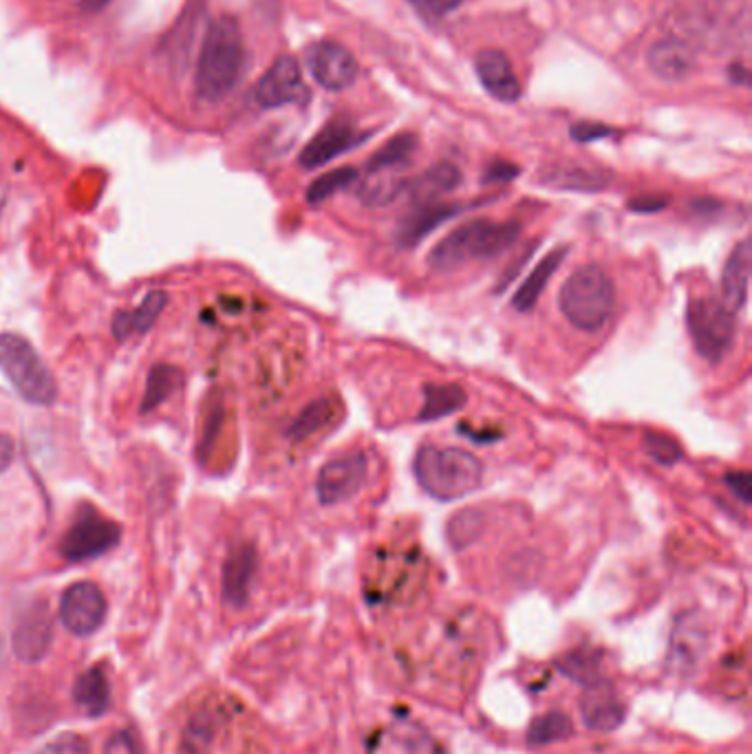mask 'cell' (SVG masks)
Listing matches in <instances>:
<instances>
[{
  "mask_svg": "<svg viewBox=\"0 0 752 754\" xmlns=\"http://www.w3.org/2000/svg\"><path fill=\"white\" fill-rule=\"evenodd\" d=\"M245 69L243 34L232 16H219L210 23L199 62H197V93L206 102L223 100L234 90Z\"/></svg>",
  "mask_w": 752,
  "mask_h": 754,
  "instance_id": "1",
  "label": "cell"
},
{
  "mask_svg": "<svg viewBox=\"0 0 752 754\" xmlns=\"http://www.w3.org/2000/svg\"><path fill=\"white\" fill-rule=\"evenodd\" d=\"M420 488L437 501H454L475 492L484 479L482 459L454 446H424L413 459Z\"/></svg>",
  "mask_w": 752,
  "mask_h": 754,
  "instance_id": "2",
  "label": "cell"
},
{
  "mask_svg": "<svg viewBox=\"0 0 752 754\" xmlns=\"http://www.w3.org/2000/svg\"><path fill=\"white\" fill-rule=\"evenodd\" d=\"M521 223L473 219L454 228L428 254L433 271H452L470 260H486L508 252L521 239Z\"/></svg>",
  "mask_w": 752,
  "mask_h": 754,
  "instance_id": "3",
  "label": "cell"
},
{
  "mask_svg": "<svg viewBox=\"0 0 752 754\" xmlns=\"http://www.w3.org/2000/svg\"><path fill=\"white\" fill-rule=\"evenodd\" d=\"M558 309L581 331H601L616 309L614 280L601 265L579 267L558 292Z\"/></svg>",
  "mask_w": 752,
  "mask_h": 754,
  "instance_id": "4",
  "label": "cell"
},
{
  "mask_svg": "<svg viewBox=\"0 0 752 754\" xmlns=\"http://www.w3.org/2000/svg\"><path fill=\"white\" fill-rule=\"evenodd\" d=\"M0 368L27 404L49 406L56 402L58 387L53 375L23 336L0 333Z\"/></svg>",
  "mask_w": 752,
  "mask_h": 754,
  "instance_id": "5",
  "label": "cell"
},
{
  "mask_svg": "<svg viewBox=\"0 0 752 754\" xmlns=\"http://www.w3.org/2000/svg\"><path fill=\"white\" fill-rule=\"evenodd\" d=\"M737 314L719 299H693L687 309V325L693 346L708 364H719L730 351L737 333Z\"/></svg>",
  "mask_w": 752,
  "mask_h": 754,
  "instance_id": "6",
  "label": "cell"
},
{
  "mask_svg": "<svg viewBox=\"0 0 752 754\" xmlns=\"http://www.w3.org/2000/svg\"><path fill=\"white\" fill-rule=\"evenodd\" d=\"M120 538L122 527L116 521L102 516L93 506L82 503L60 540V556L69 562L100 558L116 549Z\"/></svg>",
  "mask_w": 752,
  "mask_h": 754,
  "instance_id": "7",
  "label": "cell"
},
{
  "mask_svg": "<svg viewBox=\"0 0 752 754\" xmlns=\"http://www.w3.org/2000/svg\"><path fill=\"white\" fill-rule=\"evenodd\" d=\"M368 475V459L364 452H347L327 461L316 479L320 506H338L355 497Z\"/></svg>",
  "mask_w": 752,
  "mask_h": 754,
  "instance_id": "8",
  "label": "cell"
},
{
  "mask_svg": "<svg viewBox=\"0 0 752 754\" xmlns=\"http://www.w3.org/2000/svg\"><path fill=\"white\" fill-rule=\"evenodd\" d=\"M107 609L105 592L88 581L73 583L60 598V620L77 637L96 633L107 620Z\"/></svg>",
  "mask_w": 752,
  "mask_h": 754,
  "instance_id": "9",
  "label": "cell"
},
{
  "mask_svg": "<svg viewBox=\"0 0 752 754\" xmlns=\"http://www.w3.org/2000/svg\"><path fill=\"white\" fill-rule=\"evenodd\" d=\"M53 642V616L45 600H34L21 609L14 622L12 648L25 665H38Z\"/></svg>",
  "mask_w": 752,
  "mask_h": 754,
  "instance_id": "10",
  "label": "cell"
},
{
  "mask_svg": "<svg viewBox=\"0 0 752 754\" xmlns=\"http://www.w3.org/2000/svg\"><path fill=\"white\" fill-rule=\"evenodd\" d=\"M305 98L301 64L292 56H280L265 71L254 88V100L260 109H280Z\"/></svg>",
  "mask_w": 752,
  "mask_h": 754,
  "instance_id": "11",
  "label": "cell"
},
{
  "mask_svg": "<svg viewBox=\"0 0 752 754\" xmlns=\"http://www.w3.org/2000/svg\"><path fill=\"white\" fill-rule=\"evenodd\" d=\"M307 69L312 77L327 90H344L357 77L355 56L336 40H320L307 51Z\"/></svg>",
  "mask_w": 752,
  "mask_h": 754,
  "instance_id": "12",
  "label": "cell"
},
{
  "mask_svg": "<svg viewBox=\"0 0 752 754\" xmlns=\"http://www.w3.org/2000/svg\"><path fill=\"white\" fill-rule=\"evenodd\" d=\"M475 71L482 86L504 105H512L521 98V82L512 69L510 58L501 49H484L475 56Z\"/></svg>",
  "mask_w": 752,
  "mask_h": 754,
  "instance_id": "13",
  "label": "cell"
},
{
  "mask_svg": "<svg viewBox=\"0 0 752 754\" xmlns=\"http://www.w3.org/2000/svg\"><path fill=\"white\" fill-rule=\"evenodd\" d=\"M463 210H465V206H457V204H441V202L420 204L396 228L398 247L415 250L430 232H435L437 228H441L444 223H448L450 219L461 215Z\"/></svg>",
  "mask_w": 752,
  "mask_h": 754,
  "instance_id": "14",
  "label": "cell"
},
{
  "mask_svg": "<svg viewBox=\"0 0 752 754\" xmlns=\"http://www.w3.org/2000/svg\"><path fill=\"white\" fill-rule=\"evenodd\" d=\"M364 137L357 135V131L353 129L351 122L347 120H336L329 122L301 153L299 161L303 168L312 170V168H320L329 161H333L336 157H340L342 153L355 148Z\"/></svg>",
  "mask_w": 752,
  "mask_h": 754,
  "instance_id": "15",
  "label": "cell"
},
{
  "mask_svg": "<svg viewBox=\"0 0 752 754\" xmlns=\"http://www.w3.org/2000/svg\"><path fill=\"white\" fill-rule=\"evenodd\" d=\"M258 568V554L252 543L236 545L223 564V600L241 609L250 598V587Z\"/></svg>",
  "mask_w": 752,
  "mask_h": 754,
  "instance_id": "16",
  "label": "cell"
},
{
  "mask_svg": "<svg viewBox=\"0 0 752 754\" xmlns=\"http://www.w3.org/2000/svg\"><path fill=\"white\" fill-rule=\"evenodd\" d=\"M646 62L657 80L682 82L695 71L698 56L689 42L680 38H665L648 49Z\"/></svg>",
  "mask_w": 752,
  "mask_h": 754,
  "instance_id": "17",
  "label": "cell"
},
{
  "mask_svg": "<svg viewBox=\"0 0 752 754\" xmlns=\"http://www.w3.org/2000/svg\"><path fill=\"white\" fill-rule=\"evenodd\" d=\"M750 271H752V247H750V239H743L732 247L721 273L719 303L732 314H739L748 301Z\"/></svg>",
  "mask_w": 752,
  "mask_h": 754,
  "instance_id": "18",
  "label": "cell"
},
{
  "mask_svg": "<svg viewBox=\"0 0 752 754\" xmlns=\"http://www.w3.org/2000/svg\"><path fill=\"white\" fill-rule=\"evenodd\" d=\"M545 185L572 193H601L611 183V174L581 163H554L538 177Z\"/></svg>",
  "mask_w": 752,
  "mask_h": 754,
  "instance_id": "19",
  "label": "cell"
},
{
  "mask_svg": "<svg viewBox=\"0 0 752 754\" xmlns=\"http://www.w3.org/2000/svg\"><path fill=\"white\" fill-rule=\"evenodd\" d=\"M461 183V172L452 163H437L424 170L420 177L404 183V193L420 206V204H433L439 197L452 193Z\"/></svg>",
  "mask_w": 752,
  "mask_h": 754,
  "instance_id": "20",
  "label": "cell"
},
{
  "mask_svg": "<svg viewBox=\"0 0 752 754\" xmlns=\"http://www.w3.org/2000/svg\"><path fill=\"white\" fill-rule=\"evenodd\" d=\"M73 704L86 717H102L111 708V686L100 667L86 669L73 684Z\"/></svg>",
  "mask_w": 752,
  "mask_h": 754,
  "instance_id": "21",
  "label": "cell"
},
{
  "mask_svg": "<svg viewBox=\"0 0 752 754\" xmlns=\"http://www.w3.org/2000/svg\"><path fill=\"white\" fill-rule=\"evenodd\" d=\"M168 305V294L166 292H150L137 309L133 312H118L113 316V336L118 340H126L131 336H140L153 329V325L157 323V318L163 314Z\"/></svg>",
  "mask_w": 752,
  "mask_h": 754,
  "instance_id": "22",
  "label": "cell"
},
{
  "mask_svg": "<svg viewBox=\"0 0 752 754\" xmlns=\"http://www.w3.org/2000/svg\"><path fill=\"white\" fill-rule=\"evenodd\" d=\"M568 247H558L551 250L549 254H545V258L532 269V273L521 282V288L517 290L514 299H512V307L517 312H532L541 299V294L545 292L547 282L551 280L554 271H558V267L562 265L568 256Z\"/></svg>",
  "mask_w": 752,
  "mask_h": 754,
  "instance_id": "23",
  "label": "cell"
},
{
  "mask_svg": "<svg viewBox=\"0 0 752 754\" xmlns=\"http://www.w3.org/2000/svg\"><path fill=\"white\" fill-rule=\"evenodd\" d=\"M468 404V393L459 385H428L424 387V406L420 422H437Z\"/></svg>",
  "mask_w": 752,
  "mask_h": 754,
  "instance_id": "24",
  "label": "cell"
},
{
  "mask_svg": "<svg viewBox=\"0 0 752 754\" xmlns=\"http://www.w3.org/2000/svg\"><path fill=\"white\" fill-rule=\"evenodd\" d=\"M179 382H181V370L177 366L172 364L153 366L146 377V389H144L140 413L148 415L159 404H163L179 389Z\"/></svg>",
  "mask_w": 752,
  "mask_h": 754,
  "instance_id": "25",
  "label": "cell"
},
{
  "mask_svg": "<svg viewBox=\"0 0 752 754\" xmlns=\"http://www.w3.org/2000/svg\"><path fill=\"white\" fill-rule=\"evenodd\" d=\"M486 525H488V519L480 508H463L454 512L446 525L448 543L454 549H465L484 534Z\"/></svg>",
  "mask_w": 752,
  "mask_h": 754,
  "instance_id": "26",
  "label": "cell"
},
{
  "mask_svg": "<svg viewBox=\"0 0 752 754\" xmlns=\"http://www.w3.org/2000/svg\"><path fill=\"white\" fill-rule=\"evenodd\" d=\"M404 179H396L385 172H368V179L357 187V199L368 208L389 206L404 193Z\"/></svg>",
  "mask_w": 752,
  "mask_h": 754,
  "instance_id": "27",
  "label": "cell"
},
{
  "mask_svg": "<svg viewBox=\"0 0 752 754\" xmlns=\"http://www.w3.org/2000/svg\"><path fill=\"white\" fill-rule=\"evenodd\" d=\"M331 417H333V402L329 398H318L299 413V417L290 424L286 435L292 441H305L318 430H323L331 422Z\"/></svg>",
  "mask_w": 752,
  "mask_h": 754,
  "instance_id": "28",
  "label": "cell"
},
{
  "mask_svg": "<svg viewBox=\"0 0 752 754\" xmlns=\"http://www.w3.org/2000/svg\"><path fill=\"white\" fill-rule=\"evenodd\" d=\"M415 150H417V135L400 133V135L391 137L378 153L368 159L366 170L368 172H385V170L404 166L411 161Z\"/></svg>",
  "mask_w": 752,
  "mask_h": 754,
  "instance_id": "29",
  "label": "cell"
},
{
  "mask_svg": "<svg viewBox=\"0 0 752 754\" xmlns=\"http://www.w3.org/2000/svg\"><path fill=\"white\" fill-rule=\"evenodd\" d=\"M355 179H357V170L351 168V166L329 170L327 174H323L316 181H312V185L307 187V193H305V199H307L310 206H320L329 197L338 195L340 191H344V187L355 183Z\"/></svg>",
  "mask_w": 752,
  "mask_h": 754,
  "instance_id": "30",
  "label": "cell"
},
{
  "mask_svg": "<svg viewBox=\"0 0 752 754\" xmlns=\"http://www.w3.org/2000/svg\"><path fill=\"white\" fill-rule=\"evenodd\" d=\"M583 715L590 726L607 730L622 719V706L607 695H592L585 700Z\"/></svg>",
  "mask_w": 752,
  "mask_h": 754,
  "instance_id": "31",
  "label": "cell"
},
{
  "mask_svg": "<svg viewBox=\"0 0 752 754\" xmlns=\"http://www.w3.org/2000/svg\"><path fill=\"white\" fill-rule=\"evenodd\" d=\"M644 450L655 463H660V465H676L678 461H682V446L665 433L646 430L644 433Z\"/></svg>",
  "mask_w": 752,
  "mask_h": 754,
  "instance_id": "32",
  "label": "cell"
},
{
  "mask_svg": "<svg viewBox=\"0 0 752 754\" xmlns=\"http://www.w3.org/2000/svg\"><path fill=\"white\" fill-rule=\"evenodd\" d=\"M215 721H217V717H215L213 713L195 715L193 723L187 726V730H185V734H183L181 754H202V752L206 750V745L210 743Z\"/></svg>",
  "mask_w": 752,
  "mask_h": 754,
  "instance_id": "33",
  "label": "cell"
},
{
  "mask_svg": "<svg viewBox=\"0 0 752 754\" xmlns=\"http://www.w3.org/2000/svg\"><path fill=\"white\" fill-rule=\"evenodd\" d=\"M572 732V723L566 715L549 713L541 717L532 728H530V741L532 743H549L556 739L568 737Z\"/></svg>",
  "mask_w": 752,
  "mask_h": 754,
  "instance_id": "34",
  "label": "cell"
},
{
  "mask_svg": "<svg viewBox=\"0 0 752 754\" xmlns=\"http://www.w3.org/2000/svg\"><path fill=\"white\" fill-rule=\"evenodd\" d=\"M407 3L426 21H441L457 12L463 0H407Z\"/></svg>",
  "mask_w": 752,
  "mask_h": 754,
  "instance_id": "35",
  "label": "cell"
},
{
  "mask_svg": "<svg viewBox=\"0 0 752 754\" xmlns=\"http://www.w3.org/2000/svg\"><path fill=\"white\" fill-rule=\"evenodd\" d=\"M38 754H88V743L77 734H62L47 743Z\"/></svg>",
  "mask_w": 752,
  "mask_h": 754,
  "instance_id": "36",
  "label": "cell"
},
{
  "mask_svg": "<svg viewBox=\"0 0 752 754\" xmlns=\"http://www.w3.org/2000/svg\"><path fill=\"white\" fill-rule=\"evenodd\" d=\"M726 486L735 495V499L743 506L752 503V477L743 470H735V473L726 475Z\"/></svg>",
  "mask_w": 752,
  "mask_h": 754,
  "instance_id": "37",
  "label": "cell"
},
{
  "mask_svg": "<svg viewBox=\"0 0 752 754\" xmlns=\"http://www.w3.org/2000/svg\"><path fill=\"white\" fill-rule=\"evenodd\" d=\"M221 422H223V409H221V404H219L217 409H213V411H210L208 422H206V430H204V437H202V443H199V448H197V452H199V459H202V461H206V459H208V452L213 450L215 437L219 435Z\"/></svg>",
  "mask_w": 752,
  "mask_h": 754,
  "instance_id": "38",
  "label": "cell"
},
{
  "mask_svg": "<svg viewBox=\"0 0 752 754\" xmlns=\"http://www.w3.org/2000/svg\"><path fill=\"white\" fill-rule=\"evenodd\" d=\"M572 139L574 142H581V144H590V142H596V139H603V137H609L614 135V131L605 124H596V122H581V124H574L572 131H570Z\"/></svg>",
  "mask_w": 752,
  "mask_h": 754,
  "instance_id": "39",
  "label": "cell"
},
{
  "mask_svg": "<svg viewBox=\"0 0 752 754\" xmlns=\"http://www.w3.org/2000/svg\"><path fill=\"white\" fill-rule=\"evenodd\" d=\"M519 174H521L519 166H514V163H510V161H493V163L486 168L482 181H484V183H510V181L517 179Z\"/></svg>",
  "mask_w": 752,
  "mask_h": 754,
  "instance_id": "40",
  "label": "cell"
},
{
  "mask_svg": "<svg viewBox=\"0 0 752 754\" xmlns=\"http://www.w3.org/2000/svg\"><path fill=\"white\" fill-rule=\"evenodd\" d=\"M669 206V197L665 195H644V197H635L629 202V210L638 212V215H655Z\"/></svg>",
  "mask_w": 752,
  "mask_h": 754,
  "instance_id": "41",
  "label": "cell"
},
{
  "mask_svg": "<svg viewBox=\"0 0 752 754\" xmlns=\"http://www.w3.org/2000/svg\"><path fill=\"white\" fill-rule=\"evenodd\" d=\"M105 754H137L133 739L126 732L116 734L109 743H107V752Z\"/></svg>",
  "mask_w": 752,
  "mask_h": 754,
  "instance_id": "42",
  "label": "cell"
},
{
  "mask_svg": "<svg viewBox=\"0 0 752 754\" xmlns=\"http://www.w3.org/2000/svg\"><path fill=\"white\" fill-rule=\"evenodd\" d=\"M14 457H16V446L12 437L0 435V475L8 473L10 465L14 463Z\"/></svg>",
  "mask_w": 752,
  "mask_h": 754,
  "instance_id": "43",
  "label": "cell"
},
{
  "mask_svg": "<svg viewBox=\"0 0 752 754\" xmlns=\"http://www.w3.org/2000/svg\"><path fill=\"white\" fill-rule=\"evenodd\" d=\"M728 77H730V82L737 84V86H745V84L750 82V73H748V69L741 66V64H732V66L728 69Z\"/></svg>",
  "mask_w": 752,
  "mask_h": 754,
  "instance_id": "44",
  "label": "cell"
},
{
  "mask_svg": "<svg viewBox=\"0 0 752 754\" xmlns=\"http://www.w3.org/2000/svg\"><path fill=\"white\" fill-rule=\"evenodd\" d=\"M109 3H111V0H82V8H84L86 12H100V10H105Z\"/></svg>",
  "mask_w": 752,
  "mask_h": 754,
  "instance_id": "45",
  "label": "cell"
}]
</instances>
